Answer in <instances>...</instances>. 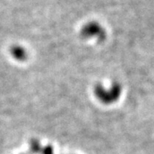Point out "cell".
I'll return each instance as SVG.
<instances>
[{
    "label": "cell",
    "instance_id": "obj_1",
    "mask_svg": "<svg viewBox=\"0 0 154 154\" xmlns=\"http://www.w3.org/2000/svg\"><path fill=\"white\" fill-rule=\"evenodd\" d=\"M94 95L101 103L109 105L117 101L121 94V87L119 83H114L109 88H106L101 84H97L94 89Z\"/></svg>",
    "mask_w": 154,
    "mask_h": 154
},
{
    "label": "cell",
    "instance_id": "obj_2",
    "mask_svg": "<svg viewBox=\"0 0 154 154\" xmlns=\"http://www.w3.org/2000/svg\"><path fill=\"white\" fill-rule=\"evenodd\" d=\"M81 35L85 38H97L98 40H103L106 36L104 29L95 22L88 23L83 26Z\"/></svg>",
    "mask_w": 154,
    "mask_h": 154
},
{
    "label": "cell",
    "instance_id": "obj_3",
    "mask_svg": "<svg viewBox=\"0 0 154 154\" xmlns=\"http://www.w3.org/2000/svg\"><path fill=\"white\" fill-rule=\"evenodd\" d=\"M10 54L12 57L17 61H22L27 58V51L24 47L16 45L11 47L10 49Z\"/></svg>",
    "mask_w": 154,
    "mask_h": 154
}]
</instances>
